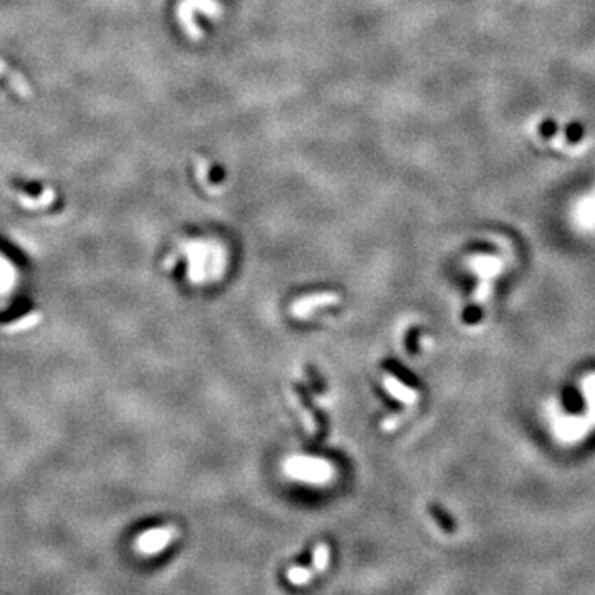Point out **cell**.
<instances>
[{
	"mask_svg": "<svg viewBox=\"0 0 595 595\" xmlns=\"http://www.w3.org/2000/svg\"><path fill=\"white\" fill-rule=\"evenodd\" d=\"M285 473L294 482L323 486L334 478V466L324 458L310 455H294L286 458Z\"/></svg>",
	"mask_w": 595,
	"mask_h": 595,
	"instance_id": "7a4b0ae2",
	"label": "cell"
},
{
	"mask_svg": "<svg viewBox=\"0 0 595 595\" xmlns=\"http://www.w3.org/2000/svg\"><path fill=\"white\" fill-rule=\"evenodd\" d=\"M582 390L585 394V402H587V422L590 427H595V372L585 376L582 381Z\"/></svg>",
	"mask_w": 595,
	"mask_h": 595,
	"instance_id": "ba28073f",
	"label": "cell"
},
{
	"mask_svg": "<svg viewBox=\"0 0 595 595\" xmlns=\"http://www.w3.org/2000/svg\"><path fill=\"white\" fill-rule=\"evenodd\" d=\"M311 577H312V572L310 571V569L293 567L288 571V579H289L291 584H294V585L308 584Z\"/></svg>",
	"mask_w": 595,
	"mask_h": 595,
	"instance_id": "30bf717a",
	"label": "cell"
},
{
	"mask_svg": "<svg viewBox=\"0 0 595 595\" xmlns=\"http://www.w3.org/2000/svg\"><path fill=\"white\" fill-rule=\"evenodd\" d=\"M184 255L187 258V276L193 285L214 283L227 268V255L217 241H187L184 245Z\"/></svg>",
	"mask_w": 595,
	"mask_h": 595,
	"instance_id": "6da1fadb",
	"label": "cell"
},
{
	"mask_svg": "<svg viewBox=\"0 0 595 595\" xmlns=\"http://www.w3.org/2000/svg\"><path fill=\"white\" fill-rule=\"evenodd\" d=\"M338 294L333 293H317V294H310V296H303L296 299L291 306V312L293 316L304 319L306 316H310L316 310H321L324 306H333L334 303H338Z\"/></svg>",
	"mask_w": 595,
	"mask_h": 595,
	"instance_id": "277c9868",
	"label": "cell"
},
{
	"mask_svg": "<svg viewBox=\"0 0 595 595\" xmlns=\"http://www.w3.org/2000/svg\"><path fill=\"white\" fill-rule=\"evenodd\" d=\"M383 387H386V390L389 392L395 400H400L402 404L412 405L417 402V392L407 386H404V382H400L399 379L386 376V379H383Z\"/></svg>",
	"mask_w": 595,
	"mask_h": 595,
	"instance_id": "8992f818",
	"label": "cell"
},
{
	"mask_svg": "<svg viewBox=\"0 0 595 595\" xmlns=\"http://www.w3.org/2000/svg\"><path fill=\"white\" fill-rule=\"evenodd\" d=\"M470 267L482 280H491L501 271V262L495 257H476Z\"/></svg>",
	"mask_w": 595,
	"mask_h": 595,
	"instance_id": "52a82bcc",
	"label": "cell"
},
{
	"mask_svg": "<svg viewBox=\"0 0 595 595\" xmlns=\"http://www.w3.org/2000/svg\"><path fill=\"white\" fill-rule=\"evenodd\" d=\"M587 420L580 417H561L554 422V431L562 442H577L584 438L589 429Z\"/></svg>",
	"mask_w": 595,
	"mask_h": 595,
	"instance_id": "5b68a950",
	"label": "cell"
},
{
	"mask_svg": "<svg viewBox=\"0 0 595 595\" xmlns=\"http://www.w3.org/2000/svg\"><path fill=\"white\" fill-rule=\"evenodd\" d=\"M177 536L174 526H161V527H152L149 531L141 532L136 539V549L138 553L144 555H154L162 553L167 546Z\"/></svg>",
	"mask_w": 595,
	"mask_h": 595,
	"instance_id": "3957f363",
	"label": "cell"
},
{
	"mask_svg": "<svg viewBox=\"0 0 595 595\" xmlns=\"http://www.w3.org/2000/svg\"><path fill=\"white\" fill-rule=\"evenodd\" d=\"M329 564V548L326 544L316 546L315 549V557H312V567L316 572L326 571Z\"/></svg>",
	"mask_w": 595,
	"mask_h": 595,
	"instance_id": "9c48e42d",
	"label": "cell"
}]
</instances>
